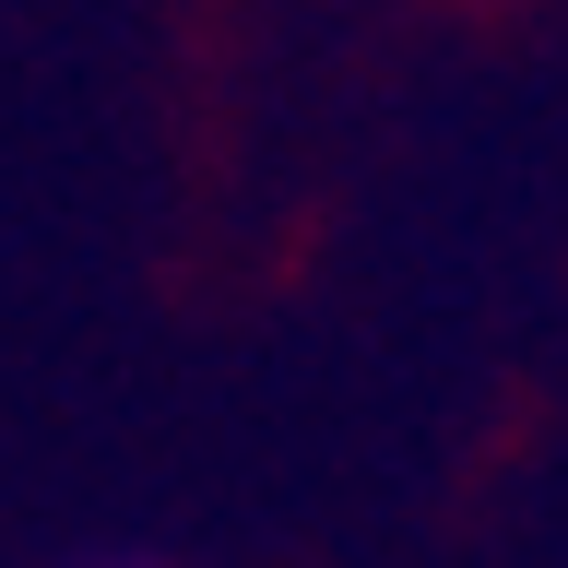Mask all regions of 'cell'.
I'll use <instances>...</instances> for the list:
<instances>
[{
  "instance_id": "obj_1",
  "label": "cell",
  "mask_w": 568,
  "mask_h": 568,
  "mask_svg": "<svg viewBox=\"0 0 568 568\" xmlns=\"http://www.w3.org/2000/svg\"><path fill=\"white\" fill-rule=\"evenodd\" d=\"M119 568H142V557H119Z\"/></svg>"
}]
</instances>
